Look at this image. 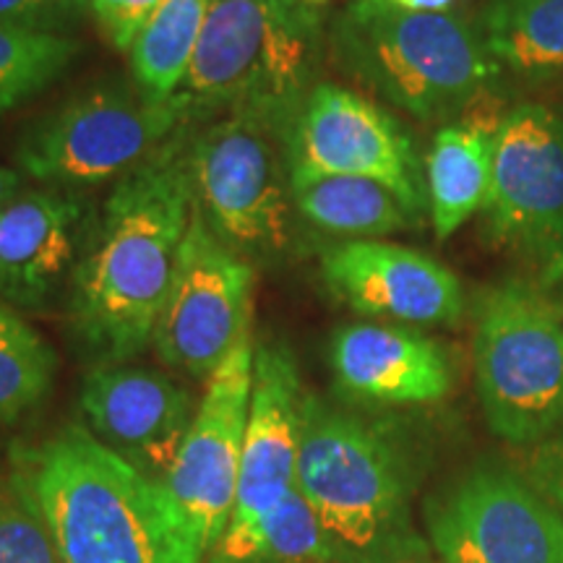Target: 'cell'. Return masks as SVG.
<instances>
[{"label":"cell","mask_w":563,"mask_h":563,"mask_svg":"<svg viewBox=\"0 0 563 563\" xmlns=\"http://www.w3.org/2000/svg\"><path fill=\"white\" fill-rule=\"evenodd\" d=\"M477 30L498 66L519 81H563V0H490Z\"/></svg>","instance_id":"cell-20"},{"label":"cell","mask_w":563,"mask_h":563,"mask_svg":"<svg viewBox=\"0 0 563 563\" xmlns=\"http://www.w3.org/2000/svg\"><path fill=\"white\" fill-rule=\"evenodd\" d=\"M0 563H60L51 527L16 462L0 473Z\"/></svg>","instance_id":"cell-26"},{"label":"cell","mask_w":563,"mask_h":563,"mask_svg":"<svg viewBox=\"0 0 563 563\" xmlns=\"http://www.w3.org/2000/svg\"><path fill=\"white\" fill-rule=\"evenodd\" d=\"M58 357L19 311L0 306V426H11L45 402Z\"/></svg>","instance_id":"cell-24"},{"label":"cell","mask_w":563,"mask_h":563,"mask_svg":"<svg viewBox=\"0 0 563 563\" xmlns=\"http://www.w3.org/2000/svg\"><path fill=\"white\" fill-rule=\"evenodd\" d=\"M91 0H0V24L37 34L70 32L87 16Z\"/></svg>","instance_id":"cell-27"},{"label":"cell","mask_w":563,"mask_h":563,"mask_svg":"<svg viewBox=\"0 0 563 563\" xmlns=\"http://www.w3.org/2000/svg\"><path fill=\"white\" fill-rule=\"evenodd\" d=\"M382 3L410 13H452L460 0H382Z\"/></svg>","instance_id":"cell-30"},{"label":"cell","mask_w":563,"mask_h":563,"mask_svg":"<svg viewBox=\"0 0 563 563\" xmlns=\"http://www.w3.org/2000/svg\"><path fill=\"white\" fill-rule=\"evenodd\" d=\"M329 363L342 397L368 407L433 405L454 384L446 350L402 323H344L329 342Z\"/></svg>","instance_id":"cell-17"},{"label":"cell","mask_w":563,"mask_h":563,"mask_svg":"<svg viewBox=\"0 0 563 563\" xmlns=\"http://www.w3.org/2000/svg\"><path fill=\"white\" fill-rule=\"evenodd\" d=\"M441 563H563V519L509 470L477 464L426 501Z\"/></svg>","instance_id":"cell-10"},{"label":"cell","mask_w":563,"mask_h":563,"mask_svg":"<svg viewBox=\"0 0 563 563\" xmlns=\"http://www.w3.org/2000/svg\"><path fill=\"white\" fill-rule=\"evenodd\" d=\"M534 473H538V483L543 485L548 496H553L555 504L563 509V439H555L551 446L543 449Z\"/></svg>","instance_id":"cell-29"},{"label":"cell","mask_w":563,"mask_h":563,"mask_svg":"<svg viewBox=\"0 0 563 563\" xmlns=\"http://www.w3.org/2000/svg\"><path fill=\"white\" fill-rule=\"evenodd\" d=\"M79 53L81 45L74 37L0 24V115L58 81Z\"/></svg>","instance_id":"cell-25"},{"label":"cell","mask_w":563,"mask_h":563,"mask_svg":"<svg viewBox=\"0 0 563 563\" xmlns=\"http://www.w3.org/2000/svg\"><path fill=\"white\" fill-rule=\"evenodd\" d=\"M415 456L397 426L306 397L298 485L334 563H399L431 555L412 522Z\"/></svg>","instance_id":"cell-3"},{"label":"cell","mask_w":563,"mask_h":563,"mask_svg":"<svg viewBox=\"0 0 563 563\" xmlns=\"http://www.w3.org/2000/svg\"><path fill=\"white\" fill-rule=\"evenodd\" d=\"M207 563H334L311 504L298 485L269 514L230 525L211 545Z\"/></svg>","instance_id":"cell-22"},{"label":"cell","mask_w":563,"mask_h":563,"mask_svg":"<svg viewBox=\"0 0 563 563\" xmlns=\"http://www.w3.org/2000/svg\"><path fill=\"white\" fill-rule=\"evenodd\" d=\"M188 121L178 97L150 102L129 84L100 81L32 123L13 159L26 178L79 191L136 170Z\"/></svg>","instance_id":"cell-7"},{"label":"cell","mask_w":563,"mask_h":563,"mask_svg":"<svg viewBox=\"0 0 563 563\" xmlns=\"http://www.w3.org/2000/svg\"><path fill=\"white\" fill-rule=\"evenodd\" d=\"M321 274L336 298L368 319L402 327H452L464 316L462 282L428 256L384 241H347L321 256Z\"/></svg>","instance_id":"cell-15"},{"label":"cell","mask_w":563,"mask_h":563,"mask_svg":"<svg viewBox=\"0 0 563 563\" xmlns=\"http://www.w3.org/2000/svg\"><path fill=\"white\" fill-rule=\"evenodd\" d=\"M323 0H211L178 91L188 118L245 115L287 136L316 87Z\"/></svg>","instance_id":"cell-4"},{"label":"cell","mask_w":563,"mask_h":563,"mask_svg":"<svg viewBox=\"0 0 563 563\" xmlns=\"http://www.w3.org/2000/svg\"><path fill=\"white\" fill-rule=\"evenodd\" d=\"M493 241L538 258L563 277V115L522 102L496 131L493 183L485 203Z\"/></svg>","instance_id":"cell-12"},{"label":"cell","mask_w":563,"mask_h":563,"mask_svg":"<svg viewBox=\"0 0 563 563\" xmlns=\"http://www.w3.org/2000/svg\"><path fill=\"white\" fill-rule=\"evenodd\" d=\"M211 0H162L133 42V87L150 102H170L191 70Z\"/></svg>","instance_id":"cell-23"},{"label":"cell","mask_w":563,"mask_h":563,"mask_svg":"<svg viewBox=\"0 0 563 563\" xmlns=\"http://www.w3.org/2000/svg\"><path fill=\"white\" fill-rule=\"evenodd\" d=\"M561 279H563V277H561Z\"/></svg>","instance_id":"cell-34"},{"label":"cell","mask_w":563,"mask_h":563,"mask_svg":"<svg viewBox=\"0 0 563 563\" xmlns=\"http://www.w3.org/2000/svg\"><path fill=\"white\" fill-rule=\"evenodd\" d=\"M290 180L347 175L376 180L418 220L426 209V180L412 139L389 112L332 81H319L285 136Z\"/></svg>","instance_id":"cell-11"},{"label":"cell","mask_w":563,"mask_h":563,"mask_svg":"<svg viewBox=\"0 0 563 563\" xmlns=\"http://www.w3.org/2000/svg\"><path fill=\"white\" fill-rule=\"evenodd\" d=\"M159 3L162 0H91L89 11L100 24L102 37L118 53H131L139 32L144 30Z\"/></svg>","instance_id":"cell-28"},{"label":"cell","mask_w":563,"mask_h":563,"mask_svg":"<svg viewBox=\"0 0 563 563\" xmlns=\"http://www.w3.org/2000/svg\"><path fill=\"white\" fill-rule=\"evenodd\" d=\"M475 382L490 431L532 446L563 422V321L538 287L509 279L475 321Z\"/></svg>","instance_id":"cell-6"},{"label":"cell","mask_w":563,"mask_h":563,"mask_svg":"<svg viewBox=\"0 0 563 563\" xmlns=\"http://www.w3.org/2000/svg\"><path fill=\"white\" fill-rule=\"evenodd\" d=\"M21 191H24V173L13 170V167H0V207Z\"/></svg>","instance_id":"cell-31"},{"label":"cell","mask_w":563,"mask_h":563,"mask_svg":"<svg viewBox=\"0 0 563 563\" xmlns=\"http://www.w3.org/2000/svg\"><path fill=\"white\" fill-rule=\"evenodd\" d=\"M253 361L256 342L251 332L209 376L173 473L165 481L207 553L222 538L235 509Z\"/></svg>","instance_id":"cell-13"},{"label":"cell","mask_w":563,"mask_h":563,"mask_svg":"<svg viewBox=\"0 0 563 563\" xmlns=\"http://www.w3.org/2000/svg\"><path fill=\"white\" fill-rule=\"evenodd\" d=\"M60 563H203L199 534L165 485L87 426L60 428L16 456Z\"/></svg>","instance_id":"cell-2"},{"label":"cell","mask_w":563,"mask_h":563,"mask_svg":"<svg viewBox=\"0 0 563 563\" xmlns=\"http://www.w3.org/2000/svg\"><path fill=\"white\" fill-rule=\"evenodd\" d=\"M79 405L97 441L162 485L199 407L167 373L129 363H100L89 371Z\"/></svg>","instance_id":"cell-14"},{"label":"cell","mask_w":563,"mask_h":563,"mask_svg":"<svg viewBox=\"0 0 563 563\" xmlns=\"http://www.w3.org/2000/svg\"><path fill=\"white\" fill-rule=\"evenodd\" d=\"M399 563H441V561L433 559V555H422V559H410V561H399Z\"/></svg>","instance_id":"cell-32"},{"label":"cell","mask_w":563,"mask_h":563,"mask_svg":"<svg viewBox=\"0 0 563 563\" xmlns=\"http://www.w3.org/2000/svg\"><path fill=\"white\" fill-rule=\"evenodd\" d=\"M496 131L483 121L462 118L435 133L426 157V196L439 241L452 238L488 203Z\"/></svg>","instance_id":"cell-19"},{"label":"cell","mask_w":563,"mask_h":563,"mask_svg":"<svg viewBox=\"0 0 563 563\" xmlns=\"http://www.w3.org/2000/svg\"><path fill=\"white\" fill-rule=\"evenodd\" d=\"M84 201L74 191L34 188L0 207V300L13 311L47 306L74 272Z\"/></svg>","instance_id":"cell-18"},{"label":"cell","mask_w":563,"mask_h":563,"mask_svg":"<svg viewBox=\"0 0 563 563\" xmlns=\"http://www.w3.org/2000/svg\"><path fill=\"white\" fill-rule=\"evenodd\" d=\"M0 306H5V302H3V300H0Z\"/></svg>","instance_id":"cell-33"},{"label":"cell","mask_w":563,"mask_h":563,"mask_svg":"<svg viewBox=\"0 0 563 563\" xmlns=\"http://www.w3.org/2000/svg\"><path fill=\"white\" fill-rule=\"evenodd\" d=\"M253 290L256 266L209 228L194 201L152 347L170 368L207 384L253 332Z\"/></svg>","instance_id":"cell-9"},{"label":"cell","mask_w":563,"mask_h":563,"mask_svg":"<svg viewBox=\"0 0 563 563\" xmlns=\"http://www.w3.org/2000/svg\"><path fill=\"white\" fill-rule=\"evenodd\" d=\"M194 121L123 175L70 272V321L100 363H129L152 347L194 211L188 162Z\"/></svg>","instance_id":"cell-1"},{"label":"cell","mask_w":563,"mask_h":563,"mask_svg":"<svg viewBox=\"0 0 563 563\" xmlns=\"http://www.w3.org/2000/svg\"><path fill=\"white\" fill-rule=\"evenodd\" d=\"M329 45L357 81L422 123L462 115L501 74L483 34L456 13H410L352 0Z\"/></svg>","instance_id":"cell-5"},{"label":"cell","mask_w":563,"mask_h":563,"mask_svg":"<svg viewBox=\"0 0 563 563\" xmlns=\"http://www.w3.org/2000/svg\"><path fill=\"white\" fill-rule=\"evenodd\" d=\"M292 207L311 228L350 241H373L415 220L382 183L347 175L292 180Z\"/></svg>","instance_id":"cell-21"},{"label":"cell","mask_w":563,"mask_h":563,"mask_svg":"<svg viewBox=\"0 0 563 563\" xmlns=\"http://www.w3.org/2000/svg\"><path fill=\"white\" fill-rule=\"evenodd\" d=\"M194 201L203 220L249 262L290 249L292 180L285 139L245 115H222L191 133Z\"/></svg>","instance_id":"cell-8"},{"label":"cell","mask_w":563,"mask_h":563,"mask_svg":"<svg viewBox=\"0 0 563 563\" xmlns=\"http://www.w3.org/2000/svg\"><path fill=\"white\" fill-rule=\"evenodd\" d=\"M306 397L292 350L277 340L256 344L241 475L230 525L256 522L295 488Z\"/></svg>","instance_id":"cell-16"}]
</instances>
